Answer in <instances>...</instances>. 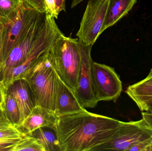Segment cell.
Instances as JSON below:
<instances>
[{
	"label": "cell",
	"mask_w": 152,
	"mask_h": 151,
	"mask_svg": "<svg viewBox=\"0 0 152 151\" xmlns=\"http://www.w3.org/2000/svg\"><path fill=\"white\" fill-rule=\"evenodd\" d=\"M122 121L87 111L59 118L56 131L61 151H94Z\"/></svg>",
	"instance_id": "6da1fadb"
},
{
	"label": "cell",
	"mask_w": 152,
	"mask_h": 151,
	"mask_svg": "<svg viewBox=\"0 0 152 151\" xmlns=\"http://www.w3.org/2000/svg\"><path fill=\"white\" fill-rule=\"evenodd\" d=\"M85 44L61 32L48 51L57 74L74 92L77 87L81 54Z\"/></svg>",
	"instance_id": "7a4b0ae2"
},
{
	"label": "cell",
	"mask_w": 152,
	"mask_h": 151,
	"mask_svg": "<svg viewBox=\"0 0 152 151\" xmlns=\"http://www.w3.org/2000/svg\"><path fill=\"white\" fill-rule=\"evenodd\" d=\"M48 51L29 70L24 79L29 85L36 105L54 112L57 72Z\"/></svg>",
	"instance_id": "3957f363"
},
{
	"label": "cell",
	"mask_w": 152,
	"mask_h": 151,
	"mask_svg": "<svg viewBox=\"0 0 152 151\" xmlns=\"http://www.w3.org/2000/svg\"><path fill=\"white\" fill-rule=\"evenodd\" d=\"M41 13L23 1L12 16L0 21L3 25L1 65L12 48L23 39Z\"/></svg>",
	"instance_id": "277c9868"
},
{
	"label": "cell",
	"mask_w": 152,
	"mask_h": 151,
	"mask_svg": "<svg viewBox=\"0 0 152 151\" xmlns=\"http://www.w3.org/2000/svg\"><path fill=\"white\" fill-rule=\"evenodd\" d=\"M61 33L55 18L46 14L44 25L28 56L21 64L12 70L4 84L5 90L15 81L25 79L29 70L50 50L56 38Z\"/></svg>",
	"instance_id": "5b68a950"
},
{
	"label": "cell",
	"mask_w": 152,
	"mask_h": 151,
	"mask_svg": "<svg viewBox=\"0 0 152 151\" xmlns=\"http://www.w3.org/2000/svg\"><path fill=\"white\" fill-rule=\"evenodd\" d=\"M152 137V129L143 118L136 121H122L110 138L94 151H128L137 142Z\"/></svg>",
	"instance_id": "8992f818"
},
{
	"label": "cell",
	"mask_w": 152,
	"mask_h": 151,
	"mask_svg": "<svg viewBox=\"0 0 152 151\" xmlns=\"http://www.w3.org/2000/svg\"><path fill=\"white\" fill-rule=\"evenodd\" d=\"M46 14L42 12L23 39L14 47L0 68V81L4 84L12 70L22 64L37 40L45 22Z\"/></svg>",
	"instance_id": "52a82bcc"
},
{
	"label": "cell",
	"mask_w": 152,
	"mask_h": 151,
	"mask_svg": "<svg viewBox=\"0 0 152 151\" xmlns=\"http://www.w3.org/2000/svg\"><path fill=\"white\" fill-rule=\"evenodd\" d=\"M91 73L93 90L97 102H116L122 92V84L114 68L93 61Z\"/></svg>",
	"instance_id": "ba28073f"
},
{
	"label": "cell",
	"mask_w": 152,
	"mask_h": 151,
	"mask_svg": "<svg viewBox=\"0 0 152 151\" xmlns=\"http://www.w3.org/2000/svg\"><path fill=\"white\" fill-rule=\"evenodd\" d=\"M109 2L110 0H88L76 34L84 44L93 45L100 36Z\"/></svg>",
	"instance_id": "9c48e42d"
},
{
	"label": "cell",
	"mask_w": 152,
	"mask_h": 151,
	"mask_svg": "<svg viewBox=\"0 0 152 151\" xmlns=\"http://www.w3.org/2000/svg\"><path fill=\"white\" fill-rule=\"evenodd\" d=\"M93 45L85 44L81 54L80 67L78 78L77 87L75 93L80 104L86 108H94L98 102L93 90L91 66V50Z\"/></svg>",
	"instance_id": "30bf717a"
},
{
	"label": "cell",
	"mask_w": 152,
	"mask_h": 151,
	"mask_svg": "<svg viewBox=\"0 0 152 151\" xmlns=\"http://www.w3.org/2000/svg\"><path fill=\"white\" fill-rule=\"evenodd\" d=\"M86 111L79 102L75 92L57 73L55 95V112L59 117Z\"/></svg>",
	"instance_id": "8fae6325"
},
{
	"label": "cell",
	"mask_w": 152,
	"mask_h": 151,
	"mask_svg": "<svg viewBox=\"0 0 152 151\" xmlns=\"http://www.w3.org/2000/svg\"><path fill=\"white\" fill-rule=\"evenodd\" d=\"M59 118L55 112L37 105L18 128L26 135L43 127L56 129Z\"/></svg>",
	"instance_id": "7c38bea8"
},
{
	"label": "cell",
	"mask_w": 152,
	"mask_h": 151,
	"mask_svg": "<svg viewBox=\"0 0 152 151\" xmlns=\"http://www.w3.org/2000/svg\"><path fill=\"white\" fill-rule=\"evenodd\" d=\"M6 93L13 97L19 111V126L36 105L34 96L28 83L23 79L12 82L6 89Z\"/></svg>",
	"instance_id": "4fadbf2b"
},
{
	"label": "cell",
	"mask_w": 152,
	"mask_h": 151,
	"mask_svg": "<svg viewBox=\"0 0 152 151\" xmlns=\"http://www.w3.org/2000/svg\"><path fill=\"white\" fill-rule=\"evenodd\" d=\"M126 93L142 112H148L152 106V68L143 79L128 87Z\"/></svg>",
	"instance_id": "5bb4252c"
},
{
	"label": "cell",
	"mask_w": 152,
	"mask_h": 151,
	"mask_svg": "<svg viewBox=\"0 0 152 151\" xmlns=\"http://www.w3.org/2000/svg\"><path fill=\"white\" fill-rule=\"evenodd\" d=\"M136 2L137 0H110L100 35L106 29L115 25L126 16Z\"/></svg>",
	"instance_id": "9a60e30c"
},
{
	"label": "cell",
	"mask_w": 152,
	"mask_h": 151,
	"mask_svg": "<svg viewBox=\"0 0 152 151\" xmlns=\"http://www.w3.org/2000/svg\"><path fill=\"white\" fill-rule=\"evenodd\" d=\"M28 135L37 138L45 151H61L55 129L43 127L35 130Z\"/></svg>",
	"instance_id": "2e32d148"
},
{
	"label": "cell",
	"mask_w": 152,
	"mask_h": 151,
	"mask_svg": "<svg viewBox=\"0 0 152 151\" xmlns=\"http://www.w3.org/2000/svg\"><path fill=\"white\" fill-rule=\"evenodd\" d=\"M45 151L37 138L26 135L15 145L12 151Z\"/></svg>",
	"instance_id": "e0dca14e"
},
{
	"label": "cell",
	"mask_w": 152,
	"mask_h": 151,
	"mask_svg": "<svg viewBox=\"0 0 152 151\" xmlns=\"http://www.w3.org/2000/svg\"><path fill=\"white\" fill-rule=\"evenodd\" d=\"M5 113L11 123L17 126L20 114L18 105L13 97L6 93L5 97Z\"/></svg>",
	"instance_id": "ac0fdd59"
},
{
	"label": "cell",
	"mask_w": 152,
	"mask_h": 151,
	"mask_svg": "<svg viewBox=\"0 0 152 151\" xmlns=\"http://www.w3.org/2000/svg\"><path fill=\"white\" fill-rule=\"evenodd\" d=\"M23 0H0V21L10 17L18 9Z\"/></svg>",
	"instance_id": "d6986e66"
},
{
	"label": "cell",
	"mask_w": 152,
	"mask_h": 151,
	"mask_svg": "<svg viewBox=\"0 0 152 151\" xmlns=\"http://www.w3.org/2000/svg\"><path fill=\"white\" fill-rule=\"evenodd\" d=\"M25 135L26 134L12 123L0 126V139H20Z\"/></svg>",
	"instance_id": "ffe728a7"
},
{
	"label": "cell",
	"mask_w": 152,
	"mask_h": 151,
	"mask_svg": "<svg viewBox=\"0 0 152 151\" xmlns=\"http://www.w3.org/2000/svg\"><path fill=\"white\" fill-rule=\"evenodd\" d=\"M152 143V137L137 142L131 146L128 151H150Z\"/></svg>",
	"instance_id": "44dd1931"
},
{
	"label": "cell",
	"mask_w": 152,
	"mask_h": 151,
	"mask_svg": "<svg viewBox=\"0 0 152 151\" xmlns=\"http://www.w3.org/2000/svg\"><path fill=\"white\" fill-rule=\"evenodd\" d=\"M20 139H0V151H12Z\"/></svg>",
	"instance_id": "7402d4cb"
},
{
	"label": "cell",
	"mask_w": 152,
	"mask_h": 151,
	"mask_svg": "<svg viewBox=\"0 0 152 151\" xmlns=\"http://www.w3.org/2000/svg\"><path fill=\"white\" fill-rule=\"evenodd\" d=\"M45 14L55 19H58V15L56 11V4L54 0H44Z\"/></svg>",
	"instance_id": "603a6c76"
},
{
	"label": "cell",
	"mask_w": 152,
	"mask_h": 151,
	"mask_svg": "<svg viewBox=\"0 0 152 151\" xmlns=\"http://www.w3.org/2000/svg\"><path fill=\"white\" fill-rule=\"evenodd\" d=\"M56 4V11L59 15L61 11H66V0H54Z\"/></svg>",
	"instance_id": "cb8c5ba5"
},
{
	"label": "cell",
	"mask_w": 152,
	"mask_h": 151,
	"mask_svg": "<svg viewBox=\"0 0 152 151\" xmlns=\"http://www.w3.org/2000/svg\"><path fill=\"white\" fill-rule=\"evenodd\" d=\"M6 90L2 83L0 81V105L5 106V97Z\"/></svg>",
	"instance_id": "d4e9b609"
},
{
	"label": "cell",
	"mask_w": 152,
	"mask_h": 151,
	"mask_svg": "<svg viewBox=\"0 0 152 151\" xmlns=\"http://www.w3.org/2000/svg\"><path fill=\"white\" fill-rule=\"evenodd\" d=\"M142 114L143 118L147 122V124L152 129V113L146 112H142Z\"/></svg>",
	"instance_id": "484cf974"
},
{
	"label": "cell",
	"mask_w": 152,
	"mask_h": 151,
	"mask_svg": "<svg viewBox=\"0 0 152 151\" xmlns=\"http://www.w3.org/2000/svg\"><path fill=\"white\" fill-rule=\"evenodd\" d=\"M3 51V25L0 21V68L1 65L2 54Z\"/></svg>",
	"instance_id": "4316f807"
},
{
	"label": "cell",
	"mask_w": 152,
	"mask_h": 151,
	"mask_svg": "<svg viewBox=\"0 0 152 151\" xmlns=\"http://www.w3.org/2000/svg\"><path fill=\"white\" fill-rule=\"evenodd\" d=\"M84 1H85V0H73L72 1V4H71V8H75L80 3V2Z\"/></svg>",
	"instance_id": "83f0119b"
},
{
	"label": "cell",
	"mask_w": 152,
	"mask_h": 151,
	"mask_svg": "<svg viewBox=\"0 0 152 151\" xmlns=\"http://www.w3.org/2000/svg\"><path fill=\"white\" fill-rule=\"evenodd\" d=\"M5 113V106H1L0 105V115H2Z\"/></svg>",
	"instance_id": "f1b7e54d"
},
{
	"label": "cell",
	"mask_w": 152,
	"mask_h": 151,
	"mask_svg": "<svg viewBox=\"0 0 152 151\" xmlns=\"http://www.w3.org/2000/svg\"><path fill=\"white\" fill-rule=\"evenodd\" d=\"M146 112L151 113H152V106H151V107H150V109H149L148 111Z\"/></svg>",
	"instance_id": "f546056e"
},
{
	"label": "cell",
	"mask_w": 152,
	"mask_h": 151,
	"mask_svg": "<svg viewBox=\"0 0 152 151\" xmlns=\"http://www.w3.org/2000/svg\"><path fill=\"white\" fill-rule=\"evenodd\" d=\"M150 151H152V143L151 144V150H150Z\"/></svg>",
	"instance_id": "4dcf8cb0"
},
{
	"label": "cell",
	"mask_w": 152,
	"mask_h": 151,
	"mask_svg": "<svg viewBox=\"0 0 152 151\" xmlns=\"http://www.w3.org/2000/svg\"><path fill=\"white\" fill-rule=\"evenodd\" d=\"M24 1H31V0H24Z\"/></svg>",
	"instance_id": "1f68e13d"
}]
</instances>
